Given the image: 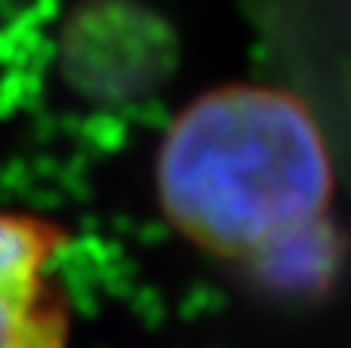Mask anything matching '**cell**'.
<instances>
[{"label":"cell","instance_id":"obj_2","mask_svg":"<svg viewBox=\"0 0 351 348\" xmlns=\"http://www.w3.org/2000/svg\"><path fill=\"white\" fill-rule=\"evenodd\" d=\"M71 232L53 216L0 207V348H71L74 306L62 277Z\"/></svg>","mask_w":351,"mask_h":348},{"label":"cell","instance_id":"obj_1","mask_svg":"<svg viewBox=\"0 0 351 348\" xmlns=\"http://www.w3.org/2000/svg\"><path fill=\"white\" fill-rule=\"evenodd\" d=\"M154 188L179 238L271 281H302L327 256L333 170L311 111L293 92L234 84L173 117Z\"/></svg>","mask_w":351,"mask_h":348}]
</instances>
